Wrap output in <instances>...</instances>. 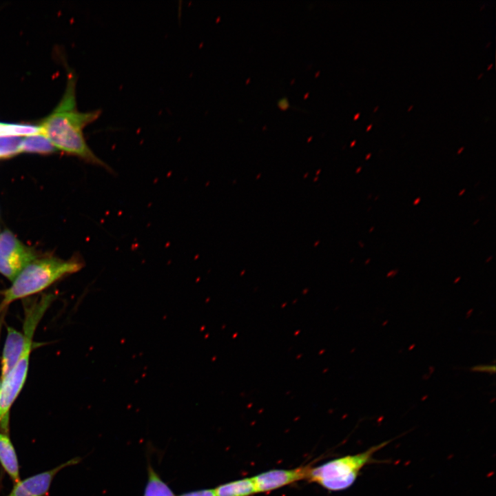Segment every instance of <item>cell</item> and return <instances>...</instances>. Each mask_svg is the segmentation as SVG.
<instances>
[{
    "label": "cell",
    "mask_w": 496,
    "mask_h": 496,
    "mask_svg": "<svg viewBox=\"0 0 496 496\" xmlns=\"http://www.w3.org/2000/svg\"><path fill=\"white\" fill-rule=\"evenodd\" d=\"M420 198H417L413 202V205H417V204H418V203H420Z\"/></svg>",
    "instance_id": "16"
},
{
    "label": "cell",
    "mask_w": 496,
    "mask_h": 496,
    "mask_svg": "<svg viewBox=\"0 0 496 496\" xmlns=\"http://www.w3.org/2000/svg\"><path fill=\"white\" fill-rule=\"evenodd\" d=\"M1 379H0V387H1Z\"/></svg>",
    "instance_id": "34"
},
{
    "label": "cell",
    "mask_w": 496,
    "mask_h": 496,
    "mask_svg": "<svg viewBox=\"0 0 496 496\" xmlns=\"http://www.w3.org/2000/svg\"><path fill=\"white\" fill-rule=\"evenodd\" d=\"M459 278H460L459 277L458 278H457V279L455 280V282H457L459 280Z\"/></svg>",
    "instance_id": "30"
},
{
    "label": "cell",
    "mask_w": 496,
    "mask_h": 496,
    "mask_svg": "<svg viewBox=\"0 0 496 496\" xmlns=\"http://www.w3.org/2000/svg\"><path fill=\"white\" fill-rule=\"evenodd\" d=\"M36 259L33 251L11 231L0 234V273L12 281L29 263Z\"/></svg>",
    "instance_id": "4"
},
{
    "label": "cell",
    "mask_w": 496,
    "mask_h": 496,
    "mask_svg": "<svg viewBox=\"0 0 496 496\" xmlns=\"http://www.w3.org/2000/svg\"><path fill=\"white\" fill-rule=\"evenodd\" d=\"M465 191H466L465 189H462V190L459 193L458 195H459V196H462V195L465 192Z\"/></svg>",
    "instance_id": "17"
},
{
    "label": "cell",
    "mask_w": 496,
    "mask_h": 496,
    "mask_svg": "<svg viewBox=\"0 0 496 496\" xmlns=\"http://www.w3.org/2000/svg\"><path fill=\"white\" fill-rule=\"evenodd\" d=\"M371 127H372V124H370L369 125H368L366 127V131H369L371 128Z\"/></svg>",
    "instance_id": "19"
},
{
    "label": "cell",
    "mask_w": 496,
    "mask_h": 496,
    "mask_svg": "<svg viewBox=\"0 0 496 496\" xmlns=\"http://www.w3.org/2000/svg\"><path fill=\"white\" fill-rule=\"evenodd\" d=\"M144 496H174V495L167 485L150 468Z\"/></svg>",
    "instance_id": "11"
},
{
    "label": "cell",
    "mask_w": 496,
    "mask_h": 496,
    "mask_svg": "<svg viewBox=\"0 0 496 496\" xmlns=\"http://www.w3.org/2000/svg\"><path fill=\"white\" fill-rule=\"evenodd\" d=\"M83 267L77 258L63 260L48 257L35 259L25 266L3 293L2 304L40 292L62 277Z\"/></svg>",
    "instance_id": "2"
},
{
    "label": "cell",
    "mask_w": 496,
    "mask_h": 496,
    "mask_svg": "<svg viewBox=\"0 0 496 496\" xmlns=\"http://www.w3.org/2000/svg\"><path fill=\"white\" fill-rule=\"evenodd\" d=\"M478 221L479 220H477L473 224L475 225Z\"/></svg>",
    "instance_id": "32"
},
{
    "label": "cell",
    "mask_w": 496,
    "mask_h": 496,
    "mask_svg": "<svg viewBox=\"0 0 496 496\" xmlns=\"http://www.w3.org/2000/svg\"><path fill=\"white\" fill-rule=\"evenodd\" d=\"M413 105H411V106H410V107H409L408 108V111H410V110H411V109H412V108H413Z\"/></svg>",
    "instance_id": "25"
},
{
    "label": "cell",
    "mask_w": 496,
    "mask_h": 496,
    "mask_svg": "<svg viewBox=\"0 0 496 496\" xmlns=\"http://www.w3.org/2000/svg\"><path fill=\"white\" fill-rule=\"evenodd\" d=\"M390 441L373 446L355 455H346L311 468L307 480L315 482L328 490L339 491L349 488L357 479L361 470L375 462L374 454Z\"/></svg>",
    "instance_id": "3"
},
{
    "label": "cell",
    "mask_w": 496,
    "mask_h": 496,
    "mask_svg": "<svg viewBox=\"0 0 496 496\" xmlns=\"http://www.w3.org/2000/svg\"><path fill=\"white\" fill-rule=\"evenodd\" d=\"M471 370L473 371L494 373L495 372V364H493V365H490V364L477 365V366H475L473 368H471Z\"/></svg>",
    "instance_id": "15"
},
{
    "label": "cell",
    "mask_w": 496,
    "mask_h": 496,
    "mask_svg": "<svg viewBox=\"0 0 496 496\" xmlns=\"http://www.w3.org/2000/svg\"><path fill=\"white\" fill-rule=\"evenodd\" d=\"M41 133L39 126L0 123V135H33Z\"/></svg>",
    "instance_id": "13"
},
{
    "label": "cell",
    "mask_w": 496,
    "mask_h": 496,
    "mask_svg": "<svg viewBox=\"0 0 496 496\" xmlns=\"http://www.w3.org/2000/svg\"><path fill=\"white\" fill-rule=\"evenodd\" d=\"M355 143V141H354L353 142H352L351 145H353Z\"/></svg>",
    "instance_id": "31"
},
{
    "label": "cell",
    "mask_w": 496,
    "mask_h": 496,
    "mask_svg": "<svg viewBox=\"0 0 496 496\" xmlns=\"http://www.w3.org/2000/svg\"><path fill=\"white\" fill-rule=\"evenodd\" d=\"M56 147L43 134L30 135L22 140L21 152L49 154L56 151Z\"/></svg>",
    "instance_id": "10"
},
{
    "label": "cell",
    "mask_w": 496,
    "mask_h": 496,
    "mask_svg": "<svg viewBox=\"0 0 496 496\" xmlns=\"http://www.w3.org/2000/svg\"><path fill=\"white\" fill-rule=\"evenodd\" d=\"M359 115H360V112L357 113V114L354 116V118H354V119H356L358 117H359Z\"/></svg>",
    "instance_id": "21"
},
{
    "label": "cell",
    "mask_w": 496,
    "mask_h": 496,
    "mask_svg": "<svg viewBox=\"0 0 496 496\" xmlns=\"http://www.w3.org/2000/svg\"><path fill=\"white\" fill-rule=\"evenodd\" d=\"M491 258H492V257H491V256H490V257H489V258H488V260H486V262H488V261H490V260H491Z\"/></svg>",
    "instance_id": "28"
},
{
    "label": "cell",
    "mask_w": 496,
    "mask_h": 496,
    "mask_svg": "<svg viewBox=\"0 0 496 496\" xmlns=\"http://www.w3.org/2000/svg\"><path fill=\"white\" fill-rule=\"evenodd\" d=\"M482 75H483V73H481L480 74L478 75V77H477V78H478V79L481 78V76H482Z\"/></svg>",
    "instance_id": "26"
},
{
    "label": "cell",
    "mask_w": 496,
    "mask_h": 496,
    "mask_svg": "<svg viewBox=\"0 0 496 496\" xmlns=\"http://www.w3.org/2000/svg\"><path fill=\"white\" fill-rule=\"evenodd\" d=\"M0 463L15 484L20 481L19 463L14 448L9 436L1 432Z\"/></svg>",
    "instance_id": "8"
},
{
    "label": "cell",
    "mask_w": 496,
    "mask_h": 496,
    "mask_svg": "<svg viewBox=\"0 0 496 496\" xmlns=\"http://www.w3.org/2000/svg\"><path fill=\"white\" fill-rule=\"evenodd\" d=\"M373 229H374V227H372L371 228V229L369 230V232H371V231L373 230Z\"/></svg>",
    "instance_id": "29"
},
{
    "label": "cell",
    "mask_w": 496,
    "mask_h": 496,
    "mask_svg": "<svg viewBox=\"0 0 496 496\" xmlns=\"http://www.w3.org/2000/svg\"><path fill=\"white\" fill-rule=\"evenodd\" d=\"M371 153L368 154L366 155V160L369 159V158L371 157Z\"/></svg>",
    "instance_id": "22"
},
{
    "label": "cell",
    "mask_w": 496,
    "mask_h": 496,
    "mask_svg": "<svg viewBox=\"0 0 496 496\" xmlns=\"http://www.w3.org/2000/svg\"><path fill=\"white\" fill-rule=\"evenodd\" d=\"M23 138L19 136L0 135V158H8L19 154Z\"/></svg>",
    "instance_id": "12"
},
{
    "label": "cell",
    "mask_w": 496,
    "mask_h": 496,
    "mask_svg": "<svg viewBox=\"0 0 496 496\" xmlns=\"http://www.w3.org/2000/svg\"><path fill=\"white\" fill-rule=\"evenodd\" d=\"M75 85V78L70 74L60 103L39 125L41 134L56 148L112 172L111 167L91 150L83 133V128L96 120L101 111L79 112L76 108Z\"/></svg>",
    "instance_id": "1"
},
{
    "label": "cell",
    "mask_w": 496,
    "mask_h": 496,
    "mask_svg": "<svg viewBox=\"0 0 496 496\" xmlns=\"http://www.w3.org/2000/svg\"><path fill=\"white\" fill-rule=\"evenodd\" d=\"M370 260H370V258H369V259L366 262V264L368 263L369 262H370Z\"/></svg>",
    "instance_id": "33"
},
{
    "label": "cell",
    "mask_w": 496,
    "mask_h": 496,
    "mask_svg": "<svg viewBox=\"0 0 496 496\" xmlns=\"http://www.w3.org/2000/svg\"><path fill=\"white\" fill-rule=\"evenodd\" d=\"M180 496H216L214 489H204L187 493Z\"/></svg>",
    "instance_id": "14"
},
{
    "label": "cell",
    "mask_w": 496,
    "mask_h": 496,
    "mask_svg": "<svg viewBox=\"0 0 496 496\" xmlns=\"http://www.w3.org/2000/svg\"><path fill=\"white\" fill-rule=\"evenodd\" d=\"M463 149H464V147H460L459 149V150L457 151V154H459Z\"/></svg>",
    "instance_id": "20"
},
{
    "label": "cell",
    "mask_w": 496,
    "mask_h": 496,
    "mask_svg": "<svg viewBox=\"0 0 496 496\" xmlns=\"http://www.w3.org/2000/svg\"><path fill=\"white\" fill-rule=\"evenodd\" d=\"M1 326H2V320H0V334L1 331Z\"/></svg>",
    "instance_id": "24"
},
{
    "label": "cell",
    "mask_w": 496,
    "mask_h": 496,
    "mask_svg": "<svg viewBox=\"0 0 496 496\" xmlns=\"http://www.w3.org/2000/svg\"><path fill=\"white\" fill-rule=\"evenodd\" d=\"M378 106L377 105L375 107H374L373 111L375 112L378 110Z\"/></svg>",
    "instance_id": "27"
},
{
    "label": "cell",
    "mask_w": 496,
    "mask_h": 496,
    "mask_svg": "<svg viewBox=\"0 0 496 496\" xmlns=\"http://www.w3.org/2000/svg\"><path fill=\"white\" fill-rule=\"evenodd\" d=\"M78 462V459H71L57 467L28 477L15 484L8 496H47L56 473L62 468Z\"/></svg>",
    "instance_id": "7"
},
{
    "label": "cell",
    "mask_w": 496,
    "mask_h": 496,
    "mask_svg": "<svg viewBox=\"0 0 496 496\" xmlns=\"http://www.w3.org/2000/svg\"><path fill=\"white\" fill-rule=\"evenodd\" d=\"M492 66H493V63L489 64L487 67V70H489L490 68H491Z\"/></svg>",
    "instance_id": "23"
},
{
    "label": "cell",
    "mask_w": 496,
    "mask_h": 496,
    "mask_svg": "<svg viewBox=\"0 0 496 496\" xmlns=\"http://www.w3.org/2000/svg\"><path fill=\"white\" fill-rule=\"evenodd\" d=\"M214 491L216 496H251L257 493L253 477L220 485Z\"/></svg>",
    "instance_id": "9"
},
{
    "label": "cell",
    "mask_w": 496,
    "mask_h": 496,
    "mask_svg": "<svg viewBox=\"0 0 496 496\" xmlns=\"http://www.w3.org/2000/svg\"><path fill=\"white\" fill-rule=\"evenodd\" d=\"M311 465L302 466L293 469H273L254 477L256 493H265L307 479Z\"/></svg>",
    "instance_id": "6"
},
{
    "label": "cell",
    "mask_w": 496,
    "mask_h": 496,
    "mask_svg": "<svg viewBox=\"0 0 496 496\" xmlns=\"http://www.w3.org/2000/svg\"><path fill=\"white\" fill-rule=\"evenodd\" d=\"M5 307H6V306H4V305L2 304H0V313H1V311L4 309Z\"/></svg>",
    "instance_id": "18"
},
{
    "label": "cell",
    "mask_w": 496,
    "mask_h": 496,
    "mask_svg": "<svg viewBox=\"0 0 496 496\" xmlns=\"http://www.w3.org/2000/svg\"><path fill=\"white\" fill-rule=\"evenodd\" d=\"M32 342H30L22 356L12 369L2 379L0 387V422L8 425L9 410L25 382Z\"/></svg>",
    "instance_id": "5"
}]
</instances>
